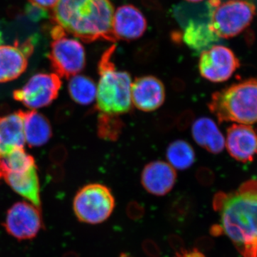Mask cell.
Masks as SVG:
<instances>
[{"mask_svg": "<svg viewBox=\"0 0 257 257\" xmlns=\"http://www.w3.org/2000/svg\"><path fill=\"white\" fill-rule=\"evenodd\" d=\"M68 89L71 98L77 104L88 105L95 99V83L93 79L87 76L77 74L71 77Z\"/></svg>", "mask_w": 257, "mask_h": 257, "instance_id": "603a6c76", "label": "cell"}, {"mask_svg": "<svg viewBox=\"0 0 257 257\" xmlns=\"http://www.w3.org/2000/svg\"><path fill=\"white\" fill-rule=\"evenodd\" d=\"M124 127V122L118 115L99 113L97 120V135L99 138L106 141H116Z\"/></svg>", "mask_w": 257, "mask_h": 257, "instance_id": "d4e9b609", "label": "cell"}, {"mask_svg": "<svg viewBox=\"0 0 257 257\" xmlns=\"http://www.w3.org/2000/svg\"><path fill=\"white\" fill-rule=\"evenodd\" d=\"M186 1L189 2V3H196L202 2V0H186Z\"/></svg>", "mask_w": 257, "mask_h": 257, "instance_id": "8d00e7d4", "label": "cell"}, {"mask_svg": "<svg viewBox=\"0 0 257 257\" xmlns=\"http://www.w3.org/2000/svg\"><path fill=\"white\" fill-rule=\"evenodd\" d=\"M177 177L175 169L170 164L164 161H154L143 169L141 183L147 192L162 197L173 189Z\"/></svg>", "mask_w": 257, "mask_h": 257, "instance_id": "5bb4252c", "label": "cell"}, {"mask_svg": "<svg viewBox=\"0 0 257 257\" xmlns=\"http://www.w3.org/2000/svg\"><path fill=\"white\" fill-rule=\"evenodd\" d=\"M32 5H37L45 10L53 9L59 0H30Z\"/></svg>", "mask_w": 257, "mask_h": 257, "instance_id": "1f68e13d", "label": "cell"}, {"mask_svg": "<svg viewBox=\"0 0 257 257\" xmlns=\"http://www.w3.org/2000/svg\"><path fill=\"white\" fill-rule=\"evenodd\" d=\"M119 257H135L133 255L130 254V253L121 252L120 253Z\"/></svg>", "mask_w": 257, "mask_h": 257, "instance_id": "e575fe53", "label": "cell"}, {"mask_svg": "<svg viewBox=\"0 0 257 257\" xmlns=\"http://www.w3.org/2000/svg\"><path fill=\"white\" fill-rule=\"evenodd\" d=\"M194 114L191 111H185L179 115L177 119V125L179 130H183L188 127L192 123Z\"/></svg>", "mask_w": 257, "mask_h": 257, "instance_id": "f546056e", "label": "cell"}, {"mask_svg": "<svg viewBox=\"0 0 257 257\" xmlns=\"http://www.w3.org/2000/svg\"><path fill=\"white\" fill-rule=\"evenodd\" d=\"M21 111L25 143L30 147H40L48 143L52 130L46 116L35 110Z\"/></svg>", "mask_w": 257, "mask_h": 257, "instance_id": "d6986e66", "label": "cell"}, {"mask_svg": "<svg viewBox=\"0 0 257 257\" xmlns=\"http://www.w3.org/2000/svg\"><path fill=\"white\" fill-rule=\"evenodd\" d=\"M42 226L40 209L26 202L16 203L10 208L5 222L7 231L19 240L32 239Z\"/></svg>", "mask_w": 257, "mask_h": 257, "instance_id": "30bf717a", "label": "cell"}, {"mask_svg": "<svg viewBox=\"0 0 257 257\" xmlns=\"http://www.w3.org/2000/svg\"><path fill=\"white\" fill-rule=\"evenodd\" d=\"M197 204L194 198L187 194H179L170 199L166 209V218L171 224L182 228L194 219Z\"/></svg>", "mask_w": 257, "mask_h": 257, "instance_id": "ffe728a7", "label": "cell"}, {"mask_svg": "<svg viewBox=\"0 0 257 257\" xmlns=\"http://www.w3.org/2000/svg\"><path fill=\"white\" fill-rule=\"evenodd\" d=\"M208 107L220 122L257 123V79H246L214 92Z\"/></svg>", "mask_w": 257, "mask_h": 257, "instance_id": "277c9868", "label": "cell"}, {"mask_svg": "<svg viewBox=\"0 0 257 257\" xmlns=\"http://www.w3.org/2000/svg\"><path fill=\"white\" fill-rule=\"evenodd\" d=\"M175 257H206L199 250L194 247L191 250H184L182 253H176Z\"/></svg>", "mask_w": 257, "mask_h": 257, "instance_id": "836d02e7", "label": "cell"}, {"mask_svg": "<svg viewBox=\"0 0 257 257\" xmlns=\"http://www.w3.org/2000/svg\"><path fill=\"white\" fill-rule=\"evenodd\" d=\"M115 199L111 189L104 184H89L76 194L74 214L79 221L90 224L104 222L112 214Z\"/></svg>", "mask_w": 257, "mask_h": 257, "instance_id": "8992f818", "label": "cell"}, {"mask_svg": "<svg viewBox=\"0 0 257 257\" xmlns=\"http://www.w3.org/2000/svg\"><path fill=\"white\" fill-rule=\"evenodd\" d=\"M52 39L49 59L55 73L64 78L80 73L86 64L85 50L82 43L67 35Z\"/></svg>", "mask_w": 257, "mask_h": 257, "instance_id": "52a82bcc", "label": "cell"}, {"mask_svg": "<svg viewBox=\"0 0 257 257\" xmlns=\"http://www.w3.org/2000/svg\"><path fill=\"white\" fill-rule=\"evenodd\" d=\"M194 244H195V248H197L199 251L200 250H204L205 251V250L209 249L212 246V241L207 236H202V237L198 238L196 240Z\"/></svg>", "mask_w": 257, "mask_h": 257, "instance_id": "d6a6232c", "label": "cell"}, {"mask_svg": "<svg viewBox=\"0 0 257 257\" xmlns=\"http://www.w3.org/2000/svg\"><path fill=\"white\" fill-rule=\"evenodd\" d=\"M147 28L146 18L134 5H122L114 11L112 30L116 41L138 40L145 34Z\"/></svg>", "mask_w": 257, "mask_h": 257, "instance_id": "4fadbf2b", "label": "cell"}, {"mask_svg": "<svg viewBox=\"0 0 257 257\" xmlns=\"http://www.w3.org/2000/svg\"><path fill=\"white\" fill-rule=\"evenodd\" d=\"M144 252L149 257H160L161 250L160 246L152 239H145L143 242Z\"/></svg>", "mask_w": 257, "mask_h": 257, "instance_id": "83f0119b", "label": "cell"}, {"mask_svg": "<svg viewBox=\"0 0 257 257\" xmlns=\"http://www.w3.org/2000/svg\"><path fill=\"white\" fill-rule=\"evenodd\" d=\"M206 23L190 21L183 32V41L189 48L195 52H202L213 46L219 40Z\"/></svg>", "mask_w": 257, "mask_h": 257, "instance_id": "44dd1931", "label": "cell"}, {"mask_svg": "<svg viewBox=\"0 0 257 257\" xmlns=\"http://www.w3.org/2000/svg\"><path fill=\"white\" fill-rule=\"evenodd\" d=\"M210 10L209 28L220 38L236 37L251 24L256 13L254 5L245 0H229Z\"/></svg>", "mask_w": 257, "mask_h": 257, "instance_id": "5b68a950", "label": "cell"}, {"mask_svg": "<svg viewBox=\"0 0 257 257\" xmlns=\"http://www.w3.org/2000/svg\"><path fill=\"white\" fill-rule=\"evenodd\" d=\"M25 144L21 111L0 116V157L16 149L24 148Z\"/></svg>", "mask_w": 257, "mask_h": 257, "instance_id": "2e32d148", "label": "cell"}, {"mask_svg": "<svg viewBox=\"0 0 257 257\" xmlns=\"http://www.w3.org/2000/svg\"><path fill=\"white\" fill-rule=\"evenodd\" d=\"M33 52V45H0V83L18 78L28 67V58Z\"/></svg>", "mask_w": 257, "mask_h": 257, "instance_id": "9a60e30c", "label": "cell"}, {"mask_svg": "<svg viewBox=\"0 0 257 257\" xmlns=\"http://www.w3.org/2000/svg\"><path fill=\"white\" fill-rule=\"evenodd\" d=\"M166 157L173 168L185 170L195 162V152L190 144L184 140L173 142L167 147Z\"/></svg>", "mask_w": 257, "mask_h": 257, "instance_id": "7402d4cb", "label": "cell"}, {"mask_svg": "<svg viewBox=\"0 0 257 257\" xmlns=\"http://www.w3.org/2000/svg\"><path fill=\"white\" fill-rule=\"evenodd\" d=\"M239 67V59L228 47L213 45L201 52L199 73L203 78L210 82H226Z\"/></svg>", "mask_w": 257, "mask_h": 257, "instance_id": "9c48e42d", "label": "cell"}, {"mask_svg": "<svg viewBox=\"0 0 257 257\" xmlns=\"http://www.w3.org/2000/svg\"><path fill=\"white\" fill-rule=\"evenodd\" d=\"M197 180L203 185H209L212 182L213 177L211 171L207 169H199L197 174Z\"/></svg>", "mask_w": 257, "mask_h": 257, "instance_id": "4dcf8cb0", "label": "cell"}, {"mask_svg": "<svg viewBox=\"0 0 257 257\" xmlns=\"http://www.w3.org/2000/svg\"><path fill=\"white\" fill-rule=\"evenodd\" d=\"M116 46L111 45L101 56L99 64V79L96 88V109L103 114H126L132 109L131 76L118 70L113 62Z\"/></svg>", "mask_w": 257, "mask_h": 257, "instance_id": "3957f363", "label": "cell"}, {"mask_svg": "<svg viewBox=\"0 0 257 257\" xmlns=\"http://www.w3.org/2000/svg\"><path fill=\"white\" fill-rule=\"evenodd\" d=\"M25 13L28 18L32 22L41 21L43 19L48 17L47 10L44 9L37 5H32L31 3L25 8Z\"/></svg>", "mask_w": 257, "mask_h": 257, "instance_id": "484cf974", "label": "cell"}, {"mask_svg": "<svg viewBox=\"0 0 257 257\" xmlns=\"http://www.w3.org/2000/svg\"><path fill=\"white\" fill-rule=\"evenodd\" d=\"M62 82L55 73H39L13 92L15 100L30 109H36L50 104L58 96Z\"/></svg>", "mask_w": 257, "mask_h": 257, "instance_id": "ba28073f", "label": "cell"}, {"mask_svg": "<svg viewBox=\"0 0 257 257\" xmlns=\"http://www.w3.org/2000/svg\"><path fill=\"white\" fill-rule=\"evenodd\" d=\"M192 135L199 146L209 153L217 155L225 147V138L219 127L212 119L202 117L192 124Z\"/></svg>", "mask_w": 257, "mask_h": 257, "instance_id": "e0dca14e", "label": "cell"}, {"mask_svg": "<svg viewBox=\"0 0 257 257\" xmlns=\"http://www.w3.org/2000/svg\"><path fill=\"white\" fill-rule=\"evenodd\" d=\"M3 43V34L2 32L1 25H0V45Z\"/></svg>", "mask_w": 257, "mask_h": 257, "instance_id": "d590c367", "label": "cell"}, {"mask_svg": "<svg viewBox=\"0 0 257 257\" xmlns=\"http://www.w3.org/2000/svg\"><path fill=\"white\" fill-rule=\"evenodd\" d=\"M213 207L221 216L224 233L243 257H257V180L233 192L216 193Z\"/></svg>", "mask_w": 257, "mask_h": 257, "instance_id": "6da1fadb", "label": "cell"}, {"mask_svg": "<svg viewBox=\"0 0 257 257\" xmlns=\"http://www.w3.org/2000/svg\"><path fill=\"white\" fill-rule=\"evenodd\" d=\"M225 147L230 156L241 163L257 156V132L247 124H234L227 128Z\"/></svg>", "mask_w": 257, "mask_h": 257, "instance_id": "8fae6325", "label": "cell"}, {"mask_svg": "<svg viewBox=\"0 0 257 257\" xmlns=\"http://www.w3.org/2000/svg\"><path fill=\"white\" fill-rule=\"evenodd\" d=\"M168 243L170 247L175 251L176 253H182V251L186 250L184 240L179 235L170 234L168 236Z\"/></svg>", "mask_w": 257, "mask_h": 257, "instance_id": "f1b7e54d", "label": "cell"}, {"mask_svg": "<svg viewBox=\"0 0 257 257\" xmlns=\"http://www.w3.org/2000/svg\"><path fill=\"white\" fill-rule=\"evenodd\" d=\"M114 9L110 0H59L52 20L66 35L84 42H116L112 30Z\"/></svg>", "mask_w": 257, "mask_h": 257, "instance_id": "7a4b0ae2", "label": "cell"}, {"mask_svg": "<svg viewBox=\"0 0 257 257\" xmlns=\"http://www.w3.org/2000/svg\"><path fill=\"white\" fill-rule=\"evenodd\" d=\"M35 165V159L24 148L16 149L8 155L0 157V173L2 177L8 173H18L31 168Z\"/></svg>", "mask_w": 257, "mask_h": 257, "instance_id": "cb8c5ba5", "label": "cell"}, {"mask_svg": "<svg viewBox=\"0 0 257 257\" xmlns=\"http://www.w3.org/2000/svg\"><path fill=\"white\" fill-rule=\"evenodd\" d=\"M126 212L130 219L138 220L145 215V208L140 203L136 201H132L126 206Z\"/></svg>", "mask_w": 257, "mask_h": 257, "instance_id": "4316f807", "label": "cell"}, {"mask_svg": "<svg viewBox=\"0 0 257 257\" xmlns=\"http://www.w3.org/2000/svg\"><path fill=\"white\" fill-rule=\"evenodd\" d=\"M165 96L163 82L155 76L138 77L132 83V102L140 110H157L165 102Z\"/></svg>", "mask_w": 257, "mask_h": 257, "instance_id": "7c38bea8", "label": "cell"}, {"mask_svg": "<svg viewBox=\"0 0 257 257\" xmlns=\"http://www.w3.org/2000/svg\"><path fill=\"white\" fill-rule=\"evenodd\" d=\"M2 177V175H1V173H0V178H1Z\"/></svg>", "mask_w": 257, "mask_h": 257, "instance_id": "74e56055", "label": "cell"}, {"mask_svg": "<svg viewBox=\"0 0 257 257\" xmlns=\"http://www.w3.org/2000/svg\"><path fill=\"white\" fill-rule=\"evenodd\" d=\"M3 177L13 190L41 209L40 182L36 165L24 172L6 174Z\"/></svg>", "mask_w": 257, "mask_h": 257, "instance_id": "ac0fdd59", "label": "cell"}]
</instances>
